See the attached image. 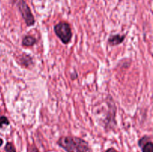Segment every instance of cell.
<instances>
[{
  "instance_id": "obj_3",
  "label": "cell",
  "mask_w": 153,
  "mask_h": 152,
  "mask_svg": "<svg viewBox=\"0 0 153 152\" xmlns=\"http://www.w3.org/2000/svg\"><path fill=\"white\" fill-rule=\"evenodd\" d=\"M17 7L19 11L22 16V19L25 21L27 26H32L35 23V19L31 12V8L25 1V0H18Z\"/></svg>"
},
{
  "instance_id": "obj_8",
  "label": "cell",
  "mask_w": 153,
  "mask_h": 152,
  "mask_svg": "<svg viewBox=\"0 0 153 152\" xmlns=\"http://www.w3.org/2000/svg\"><path fill=\"white\" fill-rule=\"evenodd\" d=\"M4 152H16V150L12 142H7L6 143V145H4Z\"/></svg>"
},
{
  "instance_id": "obj_4",
  "label": "cell",
  "mask_w": 153,
  "mask_h": 152,
  "mask_svg": "<svg viewBox=\"0 0 153 152\" xmlns=\"http://www.w3.org/2000/svg\"><path fill=\"white\" fill-rule=\"evenodd\" d=\"M137 144L142 152H153V143L149 136L145 135L139 139Z\"/></svg>"
},
{
  "instance_id": "obj_10",
  "label": "cell",
  "mask_w": 153,
  "mask_h": 152,
  "mask_svg": "<svg viewBox=\"0 0 153 152\" xmlns=\"http://www.w3.org/2000/svg\"><path fill=\"white\" fill-rule=\"evenodd\" d=\"M27 152H40V151L38 150L36 145L34 144L29 145L28 146V148H27Z\"/></svg>"
},
{
  "instance_id": "obj_1",
  "label": "cell",
  "mask_w": 153,
  "mask_h": 152,
  "mask_svg": "<svg viewBox=\"0 0 153 152\" xmlns=\"http://www.w3.org/2000/svg\"><path fill=\"white\" fill-rule=\"evenodd\" d=\"M57 144L66 152H93L88 142L75 136L61 137Z\"/></svg>"
},
{
  "instance_id": "obj_13",
  "label": "cell",
  "mask_w": 153,
  "mask_h": 152,
  "mask_svg": "<svg viewBox=\"0 0 153 152\" xmlns=\"http://www.w3.org/2000/svg\"><path fill=\"white\" fill-rule=\"evenodd\" d=\"M3 143H4V141H3V139H1V138H0V148H1V146H2Z\"/></svg>"
},
{
  "instance_id": "obj_11",
  "label": "cell",
  "mask_w": 153,
  "mask_h": 152,
  "mask_svg": "<svg viewBox=\"0 0 153 152\" xmlns=\"http://www.w3.org/2000/svg\"><path fill=\"white\" fill-rule=\"evenodd\" d=\"M105 152H119V151H118L117 149H115L114 148H108L107 150H105Z\"/></svg>"
},
{
  "instance_id": "obj_5",
  "label": "cell",
  "mask_w": 153,
  "mask_h": 152,
  "mask_svg": "<svg viewBox=\"0 0 153 152\" xmlns=\"http://www.w3.org/2000/svg\"><path fill=\"white\" fill-rule=\"evenodd\" d=\"M16 61L20 66L24 68H28L30 66L33 65V58L29 55L22 53L16 58Z\"/></svg>"
},
{
  "instance_id": "obj_7",
  "label": "cell",
  "mask_w": 153,
  "mask_h": 152,
  "mask_svg": "<svg viewBox=\"0 0 153 152\" xmlns=\"http://www.w3.org/2000/svg\"><path fill=\"white\" fill-rule=\"evenodd\" d=\"M37 43V39L31 35H26L22 38V45L25 47H31Z\"/></svg>"
},
{
  "instance_id": "obj_12",
  "label": "cell",
  "mask_w": 153,
  "mask_h": 152,
  "mask_svg": "<svg viewBox=\"0 0 153 152\" xmlns=\"http://www.w3.org/2000/svg\"><path fill=\"white\" fill-rule=\"evenodd\" d=\"M71 75H72V79H73V80H75L76 78H77V73H76V72H74V74H72Z\"/></svg>"
},
{
  "instance_id": "obj_9",
  "label": "cell",
  "mask_w": 153,
  "mask_h": 152,
  "mask_svg": "<svg viewBox=\"0 0 153 152\" xmlns=\"http://www.w3.org/2000/svg\"><path fill=\"white\" fill-rule=\"evenodd\" d=\"M9 125H10V122L6 116H0V128H2L3 126H8Z\"/></svg>"
},
{
  "instance_id": "obj_6",
  "label": "cell",
  "mask_w": 153,
  "mask_h": 152,
  "mask_svg": "<svg viewBox=\"0 0 153 152\" xmlns=\"http://www.w3.org/2000/svg\"><path fill=\"white\" fill-rule=\"evenodd\" d=\"M126 38V35H120V34H114L111 35L108 40V43L111 46H116L121 44L124 41Z\"/></svg>"
},
{
  "instance_id": "obj_2",
  "label": "cell",
  "mask_w": 153,
  "mask_h": 152,
  "mask_svg": "<svg viewBox=\"0 0 153 152\" xmlns=\"http://www.w3.org/2000/svg\"><path fill=\"white\" fill-rule=\"evenodd\" d=\"M54 31L64 44H68L70 43L73 37V31L68 22L62 21L57 23L54 26Z\"/></svg>"
}]
</instances>
